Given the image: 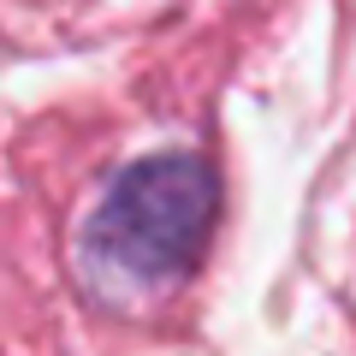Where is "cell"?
I'll return each mask as SVG.
<instances>
[{"label":"cell","instance_id":"obj_1","mask_svg":"<svg viewBox=\"0 0 356 356\" xmlns=\"http://www.w3.org/2000/svg\"><path fill=\"white\" fill-rule=\"evenodd\" d=\"M214 172L196 154H149L107 184L83 226V267L119 291L172 285L214 226Z\"/></svg>","mask_w":356,"mask_h":356}]
</instances>
